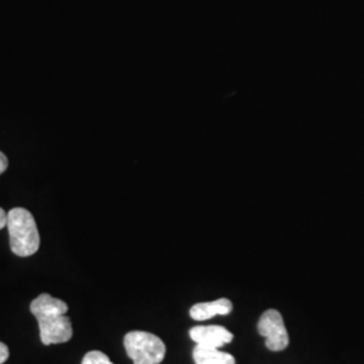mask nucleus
Wrapping results in <instances>:
<instances>
[{
  "instance_id": "obj_5",
  "label": "nucleus",
  "mask_w": 364,
  "mask_h": 364,
  "mask_svg": "<svg viewBox=\"0 0 364 364\" xmlns=\"http://www.w3.org/2000/svg\"><path fill=\"white\" fill-rule=\"evenodd\" d=\"M191 338L198 346L220 348L223 346L232 341L234 335L220 326H198L189 331Z\"/></svg>"
},
{
  "instance_id": "obj_2",
  "label": "nucleus",
  "mask_w": 364,
  "mask_h": 364,
  "mask_svg": "<svg viewBox=\"0 0 364 364\" xmlns=\"http://www.w3.org/2000/svg\"><path fill=\"white\" fill-rule=\"evenodd\" d=\"M7 230L10 246L15 255L21 258L31 257L38 251V227L34 216L25 208H14L7 213Z\"/></svg>"
},
{
  "instance_id": "obj_1",
  "label": "nucleus",
  "mask_w": 364,
  "mask_h": 364,
  "mask_svg": "<svg viewBox=\"0 0 364 364\" xmlns=\"http://www.w3.org/2000/svg\"><path fill=\"white\" fill-rule=\"evenodd\" d=\"M68 309V304L63 299H54L46 293L31 302L30 311L38 321L41 341L45 346L63 344L73 336L72 321L66 316Z\"/></svg>"
},
{
  "instance_id": "obj_3",
  "label": "nucleus",
  "mask_w": 364,
  "mask_h": 364,
  "mask_svg": "<svg viewBox=\"0 0 364 364\" xmlns=\"http://www.w3.org/2000/svg\"><path fill=\"white\" fill-rule=\"evenodd\" d=\"M123 343L134 364H159L165 359L166 346L153 333L132 331L124 336Z\"/></svg>"
},
{
  "instance_id": "obj_7",
  "label": "nucleus",
  "mask_w": 364,
  "mask_h": 364,
  "mask_svg": "<svg viewBox=\"0 0 364 364\" xmlns=\"http://www.w3.org/2000/svg\"><path fill=\"white\" fill-rule=\"evenodd\" d=\"M196 364H235V358L227 352L219 351V348H210L204 346H196L193 350Z\"/></svg>"
},
{
  "instance_id": "obj_8",
  "label": "nucleus",
  "mask_w": 364,
  "mask_h": 364,
  "mask_svg": "<svg viewBox=\"0 0 364 364\" xmlns=\"http://www.w3.org/2000/svg\"><path fill=\"white\" fill-rule=\"evenodd\" d=\"M81 364H114L111 360H109V358L103 353V352L100 351H91L88 352L85 356H84V359H82V362Z\"/></svg>"
},
{
  "instance_id": "obj_9",
  "label": "nucleus",
  "mask_w": 364,
  "mask_h": 364,
  "mask_svg": "<svg viewBox=\"0 0 364 364\" xmlns=\"http://www.w3.org/2000/svg\"><path fill=\"white\" fill-rule=\"evenodd\" d=\"M9 356H10V350H9V347H7L4 343H1V341H0V364L7 362Z\"/></svg>"
},
{
  "instance_id": "obj_11",
  "label": "nucleus",
  "mask_w": 364,
  "mask_h": 364,
  "mask_svg": "<svg viewBox=\"0 0 364 364\" xmlns=\"http://www.w3.org/2000/svg\"><path fill=\"white\" fill-rule=\"evenodd\" d=\"M7 227V212L0 208V230Z\"/></svg>"
},
{
  "instance_id": "obj_6",
  "label": "nucleus",
  "mask_w": 364,
  "mask_h": 364,
  "mask_svg": "<svg viewBox=\"0 0 364 364\" xmlns=\"http://www.w3.org/2000/svg\"><path fill=\"white\" fill-rule=\"evenodd\" d=\"M232 311V304L231 301L227 299H220L213 301V302H201V304H196L195 306H192L191 309V317L197 321H203V320H208L212 318L213 316H225L230 314Z\"/></svg>"
},
{
  "instance_id": "obj_10",
  "label": "nucleus",
  "mask_w": 364,
  "mask_h": 364,
  "mask_svg": "<svg viewBox=\"0 0 364 364\" xmlns=\"http://www.w3.org/2000/svg\"><path fill=\"white\" fill-rule=\"evenodd\" d=\"M9 168V159L4 153L0 151V174H3Z\"/></svg>"
},
{
  "instance_id": "obj_4",
  "label": "nucleus",
  "mask_w": 364,
  "mask_h": 364,
  "mask_svg": "<svg viewBox=\"0 0 364 364\" xmlns=\"http://www.w3.org/2000/svg\"><path fill=\"white\" fill-rule=\"evenodd\" d=\"M258 332L260 336L266 338V347L270 351H284L289 346V335L284 317L275 309H269L260 316Z\"/></svg>"
}]
</instances>
